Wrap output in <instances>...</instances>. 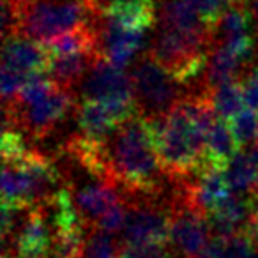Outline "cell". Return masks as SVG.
<instances>
[{"label":"cell","instance_id":"obj_1","mask_svg":"<svg viewBox=\"0 0 258 258\" xmlns=\"http://www.w3.org/2000/svg\"><path fill=\"white\" fill-rule=\"evenodd\" d=\"M211 90L189 92L166 115L149 120L163 172L170 180H186L207 168V137L216 122Z\"/></svg>","mask_w":258,"mask_h":258},{"label":"cell","instance_id":"obj_2","mask_svg":"<svg viewBox=\"0 0 258 258\" xmlns=\"http://www.w3.org/2000/svg\"><path fill=\"white\" fill-rule=\"evenodd\" d=\"M104 166L108 177L127 195H161L166 175L147 118L137 113L117 125L104 140Z\"/></svg>","mask_w":258,"mask_h":258},{"label":"cell","instance_id":"obj_3","mask_svg":"<svg viewBox=\"0 0 258 258\" xmlns=\"http://www.w3.org/2000/svg\"><path fill=\"white\" fill-rule=\"evenodd\" d=\"M76 108L75 92L55 85L48 75H37L15 99L4 103V118L15 122L25 135L43 140L53 135Z\"/></svg>","mask_w":258,"mask_h":258},{"label":"cell","instance_id":"obj_4","mask_svg":"<svg viewBox=\"0 0 258 258\" xmlns=\"http://www.w3.org/2000/svg\"><path fill=\"white\" fill-rule=\"evenodd\" d=\"M66 186L60 172L48 156L37 149L4 159L2 204L30 209L53 198Z\"/></svg>","mask_w":258,"mask_h":258},{"label":"cell","instance_id":"obj_5","mask_svg":"<svg viewBox=\"0 0 258 258\" xmlns=\"http://www.w3.org/2000/svg\"><path fill=\"white\" fill-rule=\"evenodd\" d=\"M16 8L18 34L41 44L64 34L92 27L103 13L92 0H20Z\"/></svg>","mask_w":258,"mask_h":258},{"label":"cell","instance_id":"obj_6","mask_svg":"<svg viewBox=\"0 0 258 258\" xmlns=\"http://www.w3.org/2000/svg\"><path fill=\"white\" fill-rule=\"evenodd\" d=\"M137 111L147 120H158L187 96L184 85L173 78L151 53L138 58L131 69Z\"/></svg>","mask_w":258,"mask_h":258},{"label":"cell","instance_id":"obj_7","mask_svg":"<svg viewBox=\"0 0 258 258\" xmlns=\"http://www.w3.org/2000/svg\"><path fill=\"white\" fill-rule=\"evenodd\" d=\"M211 242L212 232L209 216L193 207L184 197L179 182H175L170 197V226L166 240L170 251L175 258H197L205 254Z\"/></svg>","mask_w":258,"mask_h":258},{"label":"cell","instance_id":"obj_8","mask_svg":"<svg viewBox=\"0 0 258 258\" xmlns=\"http://www.w3.org/2000/svg\"><path fill=\"white\" fill-rule=\"evenodd\" d=\"M80 92L82 99L101 101L106 104L120 124L138 113L131 75H127L122 68L113 66L104 57L97 58L87 71L80 83Z\"/></svg>","mask_w":258,"mask_h":258},{"label":"cell","instance_id":"obj_9","mask_svg":"<svg viewBox=\"0 0 258 258\" xmlns=\"http://www.w3.org/2000/svg\"><path fill=\"white\" fill-rule=\"evenodd\" d=\"M50 53L46 46L23 34L4 39L2 50V97L4 103L15 99L27 82L37 75H48Z\"/></svg>","mask_w":258,"mask_h":258},{"label":"cell","instance_id":"obj_10","mask_svg":"<svg viewBox=\"0 0 258 258\" xmlns=\"http://www.w3.org/2000/svg\"><path fill=\"white\" fill-rule=\"evenodd\" d=\"M127 218L120 232V244H165L168 240L170 200L161 202L151 195H127Z\"/></svg>","mask_w":258,"mask_h":258},{"label":"cell","instance_id":"obj_11","mask_svg":"<svg viewBox=\"0 0 258 258\" xmlns=\"http://www.w3.org/2000/svg\"><path fill=\"white\" fill-rule=\"evenodd\" d=\"M71 189L76 211L87 228H92L113 205L125 198V191L115 180L104 177H94L90 182L80 187L68 186Z\"/></svg>","mask_w":258,"mask_h":258},{"label":"cell","instance_id":"obj_12","mask_svg":"<svg viewBox=\"0 0 258 258\" xmlns=\"http://www.w3.org/2000/svg\"><path fill=\"white\" fill-rule=\"evenodd\" d=\"M96 32L101 55L122 69L145 46V32L125 29L104 15L97 18Z\"/></svg>","mask_w":258,"mask_h":258},{"label":"cell","instance_id":"obj_13","mask_svg":"<svg viewBox=\"0 0 258 258\" xmlns=\"http://www.w3.org/2000/svg\"><path fill=\"white\" fill-rule=\"evenodd\" d=\"M103 55L96 51H78L69 55H50L48 64V78L55 85L62 87L66 90L75 92L76 87H80L83 76L87 75L92 64Z\"/></svg>","mask_w":258,"mask_h":258},{"label":"cell","instance_id":"obj_14","mask_svg":"<svg viewBox=\"0 0 258 258\" xmlns=\"http://www.w3.org/2000/svg\"><path fill=\"white\" fill-rule=\"evenodd\" d=\"M103 15L129 30L147 32L158 23V6L156 0H110Z\"/></svg>","mask_w":258,"mask_h":258},{"label":"cell","instance_id":"obj_15","mask_svg":"<svg viewBox=\"0 0 258 258\" xmlns=\"http://www.w3.org/2000/svg\"><path fill=\"white\" fill-rule=\"evenodd\" d=\"M80 135L94 142H104L120 124L115 113L101 101L82 99L76 108Z\"/></svg>","mask_w":258,"mask_h":258},{"label":"cell","instance_id":"obj_16","mask_svg":"<svg viewBox=\"0 0 258 258\" xmlns=\"http://www.w3.org/2000/svg\"><path fill=\"white\" fill-rule=\"evenodd\" d=\"M251 64V62H249ZM247 62H244L233 50H230L225 44L214 43L209 53V64L205 69L204 87L212 90L219 85H225L230 82H237L247 68Z\"/></svg>","mask_w":258,"mask_h":258},{"label":"cell","instance_id":"obj_17","mask_svg":"<svg viewBox=\"0 0 258 258\" xmlns=\"http://www.w3.org/2000/svg\"><path fill=\"white\" fill-rule=\"evenodd\" d=\"M239 144L232 131V125L225 118H216L207 137V166L225 168L226 163L237 154Z\"/></svg>","mask_w":258,"mask_h":258},{"label":"cell","instance_id":"obj_18","mask_svg":"<svg viewBox=\"0 0 258 258\" xmlns=\"http://www.w3.org/2000/svg\"><path fill=\"white\" fill-rule=\"evenodd\" d=\"M205 254L209 258H254L256 247L247 233H237L228 239H212Z\"/></svg>","mask_w":258,"mask_h":258},{"label":"cell","instance_id":"obj_19","mask_svg":"<svg viewBox=\"0 0 258 258\" xmlns=\"http://www.w3.org/2000/svg\"><path fill=\"white\" fill-rule=\"evenodd\" d=\"M211 99L214 104L216 115L225 120H232L237 113L242 111L244 106V97L239 82H230L212 89Z\"/></svg>","mask_w":258,"mask_h":258},{"label":"cell","instance_id":"obj_20","mask_svg":"<svg viewBox=\"0 0 258 258\" xmlns=\"http://www.w3.org/2000/svg\"><path fill=\"white\" fill-rule=\"evenodd\" d=\"M118 254H120V244L115 242L113 235L103 232L97 226L87 228L82 258H118Z\"/></svg>","mask_w":258,"mask_h":258},{"label":"cell","instance_id":"obj_21","mask_svg":"<svg viewBox=\"0 0 258 258\" xmlns=\"http://www.w3.org/2000/svg\"><path fill=\"white\" fill-rule=\"evenodd\" d=\"M232 125V131L235 135V140L240 149L253 145L258 137V113L249 108L237 113L232 120H228Z\"/></svg>","mask_w":258,"mask_h":258},{"label":"cell","instance_id":"obj_22","mask_svg":"<svg viewBox=\"0 0 258 258\" xmlns=\"http://www.w3.org/2000/svg\"><path fill=\"white\" fill-rule=\"evenodd\" d=\"M237 82H239L240 90H242L244 106L258 113V64L251 62L242 71Z\"/></svg>","mask_w":258,"mask_h":258},{"label":"cell","instance_id":"obj_23","mask_svg":"<svg viewBox=\"0 0 258 258\" xmlns=\"http://www.w3.org/2000/svg\"><path fill=\"white\" fill-rule=\"evenodd\" d=\"M125 218H127V202L125 198L122 202H118L117 205L110 209L103 218L99 219L97 223V228L103 230V232L110 233V235H117L124 230V225H125Z\"/></svg>","mask_w":258,"mask_h":258},{"label":"cell","instance_id":"obj_24","mask_svg":"<svg viewBox=\"0 0 258 258\" xmlns=\"http://www.w3.org/2000/svg\"><path fill=\"white\" fill-rule=\"evenodd\" d=\"M191 4L195 6L198 15L204 18V22L209 23V25L214 29L218 20L221 18L223 13L230 8L228 4H232V2H230V0H191Z\"/></svg>","mask_w":258,"mask_h":258},{"label":"cell","instance_id":"obj_25","mask_svg":"<svg viewBox=\"0 0 258 258\" xmlns=\"http://www.w3.org/2000/svg\"><path fill=\"white\" fill-rule=\"evenodd\" d=\"M247 235L253 239L254 247H256L258 246V209H256V214H254L253 223H251V228H249V232H247Z\"/></svg>","mask_w":258,"mask_h":258},{"label":"cell","instance_id":"obj_26","mask_svg":"<svg viewBox=\"0 0 258 258\" xmlns=\"http://www.w3.org/2000/svg\"><path fill=\"white\" fill-rule=\"evenodd\" d=\"M246 8H247V11H249L251 18L258 22V0H247Z\"/></svg>","mask_w":258,"mask_h":258},{"label":"cell","instance_id":"obj_27","mask_svg":"<svg viewBox=\"0 0 258 258\" xmlns=\"http://www.w3.org/2000/svg\"><path fill=\"white\" fill-rule=\"evenodd\" d=\"M92 2H94V6H96V8L99 9L101 13H103L104 8H106V4L110 2V0H92Z\"/></svg>","mask_w":258,"mask_h":258},{"label":"cell","instance_id":"obj_28","mask_svg":"<svg viewBox=\"0 0 258 258\" xmlns=\"http://www.w3.org/2000/svg\"><path fill=\"white\" fill-rule=\"evenodd\" d=\"M232 4H240V6H246L247 4V0H230Z\"/></svg>","mask_w":258,"mask_h":258},{"label":"cell","instance_id":"obj_29","mask_svg":"<svg viewBox=\"0 0 258 258\" xmlns=\"http://www.w3.org/2000/svg\"><path fill=\"white\" fill-rule=\"evenodd\" d=\"M2 258H15V254L8 253V251H4V254H2Z\"/></svg>","mask_w":258,"mask_h":258},{"label":"cell","instance_id":"obj_30","mask_svg":"<svg viewBox=\"0 0 258 258\" xmlns=\"http://www.w3.org/2000/svg\"><path fill=\"white\" fill-rule=\"evenodd\" d=\"M197 258H209L207 254H202V256H197Z\"/></svg>","mask_w":258,"mask_h":258},{"label":"cell","instance_id":"obj_31","mask_svg":"<svg viewBox=\"0 0 258 258\" xmlns=\"http://www.w3.org/2000/svg\"><path fill=\"white\" fill-rule=\"evenodd\" d=\"M254 258H258V246H256V254H254Z\"/></svg>","mask_w":258,"mask_h":258}]
</instances>
